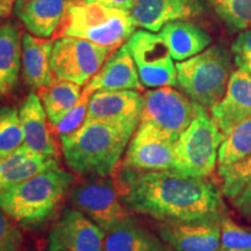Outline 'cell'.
Instances as JSON below:
<instances>
[{
  "label": "cell",
  "mask_w": 251,
  "mask_h": 251,
  "mask_svg": "<svg viewBox=\"0 0 251 251\" xmlns=\"http://www.w3.org/2000/svg\"><path fill=\"white\" fill-rule=\"evenodd\" d=\"M115 184L130 212L161 222H221L227 215L221 188L206 177L122 166Z\"/></svg>",
  "instance_id": "6da1fadb"
},
{
  "label": "cell",
  "mask_w": 251,
  "mask_h": 251,
  "mask_svg": "<svg viewBox=\"0 0 251 251\" xmlns=\"http://www.w3.org/2000/svg\"><path fill=\"white\" fill-rule=\"evenodd\" d=\"M136 127L93 121L59 137L67 165L78 175L109 177L115 174Z\"/></svg>",
  "instance_id": "7a4b0ae2"
},
{
  "label": "cell",
  "mask_w": 251,
  "mask_h": 251,
  "mask_svg": "<svg viewBox=\"0 0 251 251\" xmlns=\"http://www.w3.org/2000/svg\"><path fill=\"white\" fill-rule=\"evenodd\" d=\"M75 184L58 163L0 192V208L27 228L46 224Z\"/></svg>",
  "instance_id": "3957f363"
},
{
  "label": "cell",
  "mask_w": 251,
  "mask_h": 251,
  "mask_svg": "<svg viewBox=\"0 0 251 251\" xmlns=\"http://www.w3.org/2000/svg\"><path fill=\"white\" fill-rule=\"evenodd\" d=\"M135 28L130 12L98 2L70 0L55 36L78 37L115 50L127 42Z\"/></svg>",
  "instance_id": "277c9868"
},
{
  "label": "cell",
  "mask_w": 251,
  "mask_h": 251,
  "mask_svg": "<svg viewBox=\"0 0 251 251\" xmlns=\"http://www.w3.org/2000/svg\"><path fill=\"white\" fill-rule=\"evenodd\" d=\"M177 86L197 105L209 111L222 97L231 75V57L224 46L208 47L193 57L178 62Z\"/></svg>",
  "instance_id": "5b68a950"
},
{
  "label": "cell",
  "mask_w": 251,
  "mask_h": 251,
  "mask_svg": "<svg viewBox=\"0 0 251 251\" xmlns=\"http://www.w3.org/2000/svg\"><path fill=\"white\" fill-rule=\"evenodd\" d=\"M226 135L201 106L175 146L174 170L193 177H207L218 164L219 149Z\"/></svg>",
  "instance_id": "8992f818"
},
{
  "label": "cell",
  "mask_w": 251,
  "mask_h": 251,
  "mask_svg": "<svg viewBox=\"0 0 251 251\" xmlns=\"http://www.w3.org/2000/svg\"><path fill=\"white\" fill-rule=\"evenodd\" d=\"M70 200L75 208L84 213L105 233L133 219L129 209L121 201L117 184L108 177L89 176L85 180L74 184Z\"/></svg>",
  "instance_id": "52a82bcc"
},
{
  "label": "cell",
  "mask_w": 251,
  "mask_h": 251,
  "mask_svg": "<svg viewBox=\"0 0 251 251\" xmlns=\"http://www.w3.org/2000/svg\"><path fill=\"white\" fill-rule=\"evenodd\" d=\"M117 50V49H115ZM114 49L78 37H58L52 43L50 65L55 79L86 85Z\"/></svg>",
  "instance_id": "ba28073f"
},
{
  "label": "cell",
  "mask_w": 251,
  "mask_h": 251,
  "mask_svg": "<svg viewBox=\"0 0 251 251\" xmlns=\"http://www.w3.org/2000/svg\"><path fill=\"white\" fill-rule=\"evenodd\" d=\"M199 105L172 86H163L143 94L141 122L150 125L177 141L196 118Z\"/></svg>",
  "instance_id": "9c48e42d"
},
{
  "label": "cell",
  "mask_w": 251,
  "mask_h": 251,
  "mask_svg": "<svg viewBox=\"0 0 251 251\" xmlns=\"http://www.w3.org/2000/svg\"><path fill=\"white\" fill-rule=\"evenodd\" d=\"M143 86L157 89L177 86L175 59L159 34L146 29L135 30L126 42Z\"/></svg>",
  "instance_id": "30bf717a"
},
{
  "label": "cell",
  "mask_w": 251,
  "mask_h": 251,
  "mask_svg": "<svg viewBox=\"0 0 251 251\" xmlns=\"http://www.w3.org/2000/svg\"><path fill=\"white\" fill-rule=\"evenodd\" d=\"M176 140L140 122L125 152L124 166L137 171L174 170Z\"/></svg>",
  "instance_id": "8fae6325"
},
{
  "label": "cell",
  "mask_w": 251,
  "mask_h": 251,
  "mask_svg": "<svg viewBox=\"0 0 251 251\" xmlns=\"http://www.w3.org/2000/svg\"><path fill=\"white\" fill-rule=\"evenodd\" d=\"M106 233L77 208H65L49 231L48 251H102Z\"/></svg>",
  "instance_id": "7c38bea8"
},
{
  "label": "cell",
  "mask_w": 251,
  "mask_h": 251,
  "mask_svg": "<svg viewBox=\"0 0 251 251\" xmlns=\"http://www.w3.org/2000/svg\"><path fill=\"white\" fill-rule=\"evenodd\" d=\"M143 109V94L135 90L97 91L90 98L84 124L93 121L139 127Z\"/></svg>",
  "instance_id": "4fadbf2b"
},
{
  "label": "cell",
  "mask_w": 251,
  "mask_h": 251,
  "mask_svg": "<svg viewBox=\"0 0 251 251\" xmlns=\"http://www.w3.org/2000/svg\"><path fill=\"white\" fill-rule=\"evenodd\" d=\"M205 13L202 0H137L130 14L135 26L158 33L166 24Z\"/></svg>",
  "instance_id": "5bb4252c"
},
{
  "label": "cell",
  "mask_w": 251,
  "mask_h": 251,
  "mask_svg": "<svg viewBox=\"0 0 251 251\" xmlns=\"http://www.w3.org/2000/svg\"><path fill=\"white\" fill-rule=\"evenodd\" d=\"M209 114L226 136L251 117V75L237 69L231 72L225 96L209 109Z\"/></svg>",
  "instance_id": "9a60e30c"
},
{
  "label": "cell",
  "mask_w": 251,
  "mask_h": 251,
  "mask_svg": "<svg viewBox=\"0 0 251 251\" xmlns=\"http://www.w3.org/2000/svg\"><path fill=\"white\" fill-rule=\"evenodd\" d=\"M157 230L176 251H220L221 222H161Z\"/></svg>",
  "instance_id": "2e32d148"
},
{
  "label": "cell",
  "mask_w": 251,
  "mask_h": 251,
  "mask_svg": "<svg viewBox=\"0 0 251 251\" xmlns=\"http://www.w3.org/2000/svg\"><path fill=\"white\" fill-rule=\"evenodd\" d=\"M19 114L25 146L48 158H56L58 146L39 94L34 91L28 94L21 102Z\"/></svg>",
  "instance_id": "e0dca14e"
},
{
  "label": "cell",
  "mask_w": 251,
  "mask_h": 251,
  "mask_svg": "<svg viewBox=\"0 0 251 251\" xmlns=\"http://www.w3.org/2000/svg\"><path fill=\"white\" fill-rule=\"evenodd\" d=\"M85 86L91 92L142 90L143 85L140 80L136 65L126 43L112 52Z\"/></svg>",
  "instance_id": "ac0fdd59"
},
{
  "label": "cell",
  "mask_w": 251,
  "mask_h": 251,
  "mask_svg": "<svg viewBox=\"0 0 251 251\" xmlns=\"http://www.w3.org/2000/svg\"><path fill=\"white\" fill-rule=\"evenodd\" d=\"M70 1V0H69ZM68 0H15L13 12L34 36L49 39L61 26Z\"/></svg>",
  "instance_id": "d6986e66"
},
{
  "label": "cell",
  "mask_w": 251,
  "mask_h": 251,
  "mask_svg": "<svg viewBox=\"0 0 251 251\" xmlns=\"http://www.w3.org/2000/svg\"><path fill=\"white\" fill-rule=\"evenodd\" d=\"M52 43L30 33L24 34L21 69L25 83L30 89L39 91L50 85L55 79L50 65Z\"/></svg>",
  "instance_id": "ffe728a7"
},
{
  "label": "cell",
  "mask_w": 251,
  "mask_h": 251,
  "mask_svg": "<svg viewBox=\"0 0 251 251\" xmlns=\"http://www.w3.org/2000/svg\"><path fill=\"white\" fill-rule=\"evenodd\" d=\"M159 35L177 62L196 56L212 45V37L196 25L187 20H178L166 24Z\"/></svg>",
  "instance_id": "44dd1931"
},
{
  "label": "cell",
  "mask_w": 251,
  "mask_h": 251,
  "mask_svg": "<svg viewBox=\"0 0 251 251\" xmlns=\"http://www.w3.org/2000/svg\"><path fill=\"white\" fill-rule=\"evenodd\" d=\"M56 163H58L56 158L40 155L25 144L13 151L0 152V192Z\"/></svg>",
  "instance_id": "7402d4cb"
},
{
  "label": "cell",
  "mask_w": 251,
  "mask_h": 251,
  "mask_svg": "<svg viewBox=\"0 0 251 251\" xmlns=\"http://www.w3.org/2000/svg\"><path fill=\"white\" fill-rule=\"evenodd\" d=\"M102 251H176L134 218L106 233Z\"/></svg>",
  "instance_id": "603a6c76"
},
{
  "label": "cell",
  "mask_w": 251,
  "mask_h": 251,
  "mask_svg": "<svg viewBox=\"0 0 251 251\" xmlns=\"http://www.w3.org/2000/svg\"><path fill=\"white\" fill-rule=\"evenodd\" d=\"M23 37L14 23L0 25V96L17 86L21 70Z\"/></svg>",
  "instance_id": "cb8c5ba5"
},
{
  "label": "cell",
  "mask_w": 251,
  "mask_h": 251,
  "mask_svg": "<svg viewBox=\"0 0 251 251\" xmlns=\"http://www.w3.org/2000/svg\"><path fill=\"white\" fill-rule=\"evenodd\" d=\"M39 97L46 109L50 125L55 126L81 96V86L74 81L54 79L48 86L39 90Z\"/></svg>",
  "instance_id": "d4e9b609"
},
{
  "label": "cell",
  "mask_w": 251,
  "mask_h": 251,
  "mask_svg": "<svg viewBox=\"0 0 251 251\" xmlns=\"http://www.w3.org/2000/svg\"><path fill=\"white\" fill-rule=\"evenodd\" d=\"M251 155V117L231 129L221 143L218 156V168H224L242 161Z\"/></svg>",
  "instance_id": "484cf974"
},
{
  "label": "cell",
  "mask_w": 251,
  "mask_h": 251,
  "mask_svg": "<svg viewBox=\"0 0 251 251\" xmlns=\"http://www.w3.org/2000/svg\"><path fill=\"white\" fill-rule=\"evenodd\" d=\"M233 30L251 29V0H207Z\"/></svg>",
  "instance_id": "4316f807"
},
{
  "label": "cell",
  "mask_w": 251,
  "mask_h": 251,
  "mask_svg": "<svg viewBox=\"0 0 251 251\" xmlns=\"http://www.w3.org/2000/svg\"><path fill=\"white\" fill-rule=\"evenodd\" d=\"M221 179V191L225 198L234 199L248 184L251 183V155L235 164L218 168Z\"/></svg>",
  "instance_id": "83f0119b"
},
{
  "label": "cell",
  "mask_w": 251,
  "mask_h": 251,
  "mask_svg": "<svg viewBox=\"0 0 251 251\" xmlns=\"http://www.w3.org/2000/svg\"><path fill=\"white\" fill-rule=\"evenodd\" d=\"M24 144L19 109L14 106L0 107V152H9Z\"/></svg>",
  "instance_id": "f1b7e54d"
},
{
  "label": "cell",
  "mask_w": 251,
  "mask_h": 251,
  "mask_svg": "<svg viewBox=\"0 0 251 251\" xmlns=\"http://www.w3.org/2000/svg\"><path fill=\"white\" fill-rule=\"evenodd\" d=\"M92 93L93 92H91L86 86L84 87V90L81 91L80 98L76 102V105L69 109L57 124L51 126L52 131H54L55 135H58L61 137L63 135L75 133L84 125L87 115V109H89L90 98Z\"/></svg>",
  "instance_id": "f546056e"
},
{
  "label": "cell",
  "mask_w": 251,
  "mask_h": 251,
  "mask_svg": "<svg viewBox=\"0 0 251 251\" xmlns=\"http://www.w3.org/2000/svg\"><path fill=\"white\" fill-rule=\"evenodd\" d=\"M220 251H251V230L241 227L228 214L221 221Z\"/></svg>",
  "instance_id": "4dcf8cb0"
},
{
  "label": "cell",
  "mask_w": 251,
  "mask_h": 251,
  "mask_svg": "<svg viewBox=\"0 0 251 251\" xmlns=\"http://www.w3.org/2000/svg\"><path fill=\"white\" fill-rule=\"evenodd\" d=\"M24 235L14 220L0 208V251H19Z\"/></svg>",
  "instance_id": "1f68e13d"
},
{
  "label": "cell",
  "mask_w": 251,
  "mask_h": 251,
  "mask_svg": "<svg viewBox=\"0 0 251 251\" xmlns=\"http://www.w3.org/2000/svg\"><path fill=\"white\" fill-rule=\"evenodd\" d=\"M231 54L238 69L251 75V29L244 30L231 46Z\"/></svg>",
  "instance_id": "d6a6232c"
},
{
  "label": "cell",
  "mask_w": 251,
  "mask_h": 251,
  "mask_svg": "<svg viewBox=\"0 0 251 251\" xmlns=\"http://www.w3.org/2000/svg\"><path fill=\"white\" fill-rule=\"evenodd\" d=\"M230 201L235 207V209L244 219L251 222V183L248 184Z\"/></svg>",
  "instance_id": "836d02e7"
},
{
  "label": "cell",
  "mask_w": 251,
  "mask_h": 251,
  "mask_svg": "<svg viewBox=\"0 0 251 251\" xmlns=\"http://www.w3.org/2000/svg\"><path fill=\"white\" fill-rule=\"evenodd\" d=\"M89 2H98V4L105 5L107 7H113L121 9V11L131 12L137 0H85Z\"/></svg>",
  "instance_id": "e575fe53"
},
{
  "label": "cell",
  "mask_w": 251,
  "mask_h": 251,
  "mask_svg": "<svg viewBox=\"0 0 251 251\" xmlns=\"http://www.w3.org/2000/svg\"><path fill=\"white\" fill-rule=\"evenodd\" d=\"M12 9H13V7H11V6H7L0 2V18L8 17V15L11 14Z\"/></svg>",
  "instance_id": "d590c367"
},
{
  "label": "cell",
  "mask_w": 251,
  "mask_h": 251,
  "mask_svg": "<svg viewBox=\"0 0 251 251\" xmlns=\"http://www.w3.org/2000/svg\"><path fill=\"white\" fill-rule=\"evenodd\" d=\"M0 2H1V4H5L7 6H11V7H13L15 0H0Z\"/></svg>",
  "instance_id": "8d00e7d4"
}]
</instances>
